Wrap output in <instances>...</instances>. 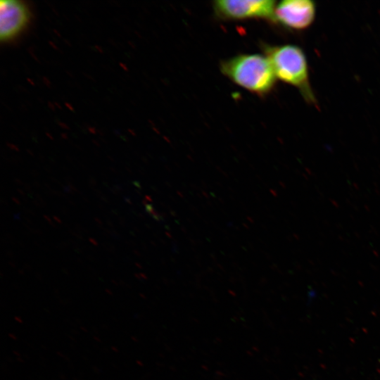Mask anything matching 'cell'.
<instances>
[{"instance_id":"obj_2","label":"cell","mask_w":380,"mask_h":380,"mask_svg":"<svg viewBox=\"0 0 380 380\" xmlns=\"http://www.w3.org/2000/svg\"><path fill=\"white\" fill-rule=\"evenodd\" d=\"M262 47L277 79L298 89L305 99L313 100L309 84L307 59L303 50L292 44H263Z\"/></svg>"},{"instance_id":"obj_1","label":"cell","mask_w":380,"mask_h":380,"mask_svg":"<svg viewBox=\"0 0 380 380\" xmlns=\"http://www.w3.org/2000/svg\"><path fill=\"white\" fill-rule=\"evenodd\" d=\"M220 70L232 82L256 95L263 96L274 87L277 77L265 55L241 53L220 63Z\"/></svg>"},{"instance_id":"obj_3","label":"cell","mask_w":380,"mask_h":380,"mask_svg":"<svg viewBox=\"0 0 380 380\" xmlns=\"http://www.w3.org/2000/svg\"><path fill=\"white\" fill-rule=\"evenodd\" d=\"M276 1L273 0H217L213 3L220 19L241 20L265 19L274 22Z\"/></svg>"},{"instance_id":"obj_5","label":"cell","mask_w":380,"mask_h":380,"mask_svg":"<svg viewBox=\"0 0 380 380\" xmlns=\"http://www.w3.org/2000/svg\"><path fill=\"white\" fill-rule=\"evenodd\" d=\"M30 18L27 6L21 1L0 2V39L8 42L17 37L27 27Z\"/></svg>"},{"instance_id":"obj_4","label":"cell","mask_w":380,"mask_h":380,"mask_svg":"<svg viewBox=\"0 0 380 380\" xmlns=\"http://www.w3.org/2000/svg\"><path fill=\"white\" fill-rule=\"evenodd\" d=\"M316 6L310 0H284L276 4L274 23L296 30L308 28L314 21Z\"/></svg>"}]
</instances>
